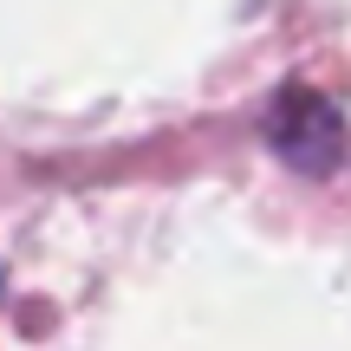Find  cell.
<instances>
[{"label": "cell", "mask_w": 351, "mask_h": 351, "mask_svg": "<svg viewBox=\"0 0 351 351\" xmlns=\"http://www.w3.org/2000/svg\"><path fill=\"white\" fill-rule=\"evenodd\" d=\"M267 143H274L293 169L326 176L339 163V150H345V124H339V111H332L319 91H287V98L274 104V117H267Z\"/></svg>", "instance_id": "cell-1"}]
</instances>
